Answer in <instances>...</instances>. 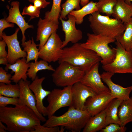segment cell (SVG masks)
I'll return each mask as SVG.
<instances>
[{"label": "cell", "instance_id": "43", "mask_svg": "<svg viewBox=\"0 0 132 132\" xmlns=\"http://www.w3.org/2000/svg\"><path fill=\"white\" fill-rule=\"evenodd\" d=\"M90 0H81L80 4L82 6L87 4L89 2Z\"/></svg>", "mask_w": 132, "mask_h": 132}, {"label": "cell", "instance_id": "30", "mask_svg": "<svg viewBox=\"0 0 132 132\" xmlns=\"http://www.w3.org/2000/svg\"><path fill=\"white\" fill-rule=\"evenodd\" d=\"M81 0H66L62 5V9L59 18L64 19L66 16L74 9L78 10L80 9V4Z\"/></svg>", "mask_w": 132, "mask_h": 132}, {"label": "cell", "instance_id": "9", "mask_svg": "<svg viewBox=\"0 0 132 132\" xmlns=\"http://www.w3.org/2000/svg\"><path fill=\"white\" fill-rule=\"evenodd\" d=\"M63 42L56 31L53 33L39 51V57L48 62H55L61 57Z\"/></svg>", "mask_w": 132, "mask_h": 132}, {"label": "cell", "instance_id": "37", "mask_svg": "<svg viewBox=\"0 0 132 132\" xmlns=\"http://www.w3.org/2000/svg\"><path fill=\"white\" fill-rule=\"evenodd\" d=\"M11 74L8 73L2 67H0V82L6 84H11L12 77Z\"/></svg>", "mask_w": 132, "mask_h": 132}, {"label": "cell", "instance_id": "4", "mask_svg": "<svg viewBox=\"0 0 132 132\" xmlns=\"http://www.w3.org/2000/svg\"><path fill=\"white\" fill-rule=\"evenodd\" d=\"M88 18L93 33L106 35L116 40L122 35L126 27V23L106 15H102L98 11L89 14Z\"/></svg>", "mask_w": 132, "mask_h": 132}, {"label": "cell", "instance_id": "29", "mask_svg": "<svg viewBox=\"0 0 132 132\" xmlns=\"http://www.w3.org/2000/svg\"><path fill=\"white\" fill-rule=\"evenodd\" d=\"M20 93V88L18 83L12 85L0 83V95L7 97L19 98Z\"/></svg>", "mask_w": 132, "mask_h": 132}, {"label": "cell", "instance_id": "7", "mask_svg": "<svg viewBox=\"0 0 132 132\" xmlns=\"http://www.w3.org/2000/svg\"><path fill=\"white\" fill-rule=\"evenodd\" d=\"M115 44L116 53L114 59L110 64L102 65V68L106 71L114 74L132 73V51L126 50L117 41Z\"/></svg>", "mask_w": 132, "mask_h": 132}, {"label": "cell", "instance_id": "36", "mask_svg": "<svg viewBox=\"0 0 132 132\" xmlns=\"http://www.w3.org/2000/svg\"><path fill=\"white\" fill-rule=\"evenodd\" d=\"M19 98L7 97L0 94V107L6 106L9 104L16 106L18 104Z\"/></svg>", "mask_w": 132, "mask_h": 132}, {"label": "cell", "instance_id": "21", "mask_svg": "<svg viewBox=\"0 0 132 132\" xmlns=\"http://www.w3.org/2000/svg\"><path fill=\"white\" fill-rule=\"evenodd\" d=\"M112 15L114 18L126 23L132 17V3L128 4L124 0H117Z\"/></svg>", "mask_w": 132, "mask_h": 132}, {"label": "cell", "instance_id": "17", "mask_svg": "<svg viewBox=\"0 0 132 132\" xmlns=\"http://www.w3.org/2000/svg\"><path fill=\"white\" fill-rule=\"evenodd\" d=\"M59 23L46 18H40L37 24L36 38V41H40L39 50L44 45L51 34L57 31Z\"/></svg>", "mask_w": 132, "mask_h": 132}, {"label": "cell", "instance_id": "19", "mask_svg": "<svg viewBox=\"0 0 132 132\" xmlns=\"http://www.w3.org/2000/svg\"><path fill=\"white\" fill-rule=\"evenodd\" d=\"M45 79L44 77L39 78L37 76L29 85L30 89L33 92L36 98L37 109L44 116H47V110L46 107L43 105V100L51 92L45 90L42 87V83Z\"/></svg>", "mask_w": 132, "mask_h": 132}, {"label": "cell", "instance_id": "13", "mask_svg": "<svg viewBox=\"0 0 132 132\" xmlns=\"http://www.w3.org/2000/svg\"><path fill=\"white\" fill-rule=\"evenodd\" d=\"M99 62L96 63L86 72L80 81L82 84L92 89L97 94L110 92L109 88L102 81L101 75L99 71Z\"/></svg>", "mask_w": 132, "mask_h": 132}, {"label": "cell", "instance_id": "5", "mask_svg": "<svg viewBox=\"0 0 132 132\" xmlns=\"http://www.w3.org/2000/svg\"><path fill=\"white\" fill-rule=\"evenodd\" d=\"M87 39L85 43H80L83 47L94 51L101 58L100 63L105 65L112 63L114 59L116 52L114 47L109 44L115 42L114 38L101 34L88 33Z\"/></svg>", "mask_w": 132, "mask_h": 132}, {"label": "cell", "instance_id": "10", "mask_svg": "<svg viewBox=\"0 0 132 132\" xmlns=\"http://www.w3.org/2000/svg\"><path fill=\"white\" fill-rule=\"evenodd\" d=\"M114 99L110 92L97 94L87 99L85 104L84 110L91 116H94L106 109Z\"/></svg>", "mask_w": 132, "mask_h": 132}, {"label": "cell", "instance_id": "42", "mask_svg": "<svg viewBox=\"0 0 132 132\" xmlns=\"http://www.w3.org/2000/svg\"><path fill=\"white\" fill-rule=\"evenodd\" d=\"M2 122L0 121V132H6L7 131V128L2 124Z\"/></svg>", "mask_w": 132, "mask_h": 132}, {"label": "cell", "instance_id": "34", "mask_svg": "<svg viewBox=\"0 0 132 132\" xmlns=\"http://www.w3.org/2000/svg\"><path fill=\"white\" fill-rule=\"evenodd\" d=\"M127 130L125 126L122 127L118 124L111 123L106 126L100 132H125Z\"/></svg>", "mask_w": 132, "mask_h": 132}, {"label": "cell", "instance_id": "12", "mask_svg": "<svg viewBox=\"0 0 132 132\" xmlns=\"http://www.w3.org/2000/svg\"><path fill=\"white\" fill-rule=\"evenodd\" d=\"M18 83L20 89L18 104L25 105L30 108L35 112L41 121H46L45 118L39 112L37 109L35 96L29 87L30 81L27 80L24 81L21 79Z\"/></svg>", "mask_w": 132, "mask_h": 132}, {"label": "cell", "instance_id": "40", "mask_svg": "<svg viewBox=\"0 0 132 132\" xmlns=\"http://www.w3.org/2000/svg\"><path fill=\"white\" fill-rule=\"evenodd\" d=\"M6 44L3 39L0 41V57H7L8 53L5 49Z\"/></svg>", "mask_w": 132, "mask_h": 132}, {"label": "cell", "instance_id": "35", "mask_svg": "<svg viewBox=\"0 0 132 132\" xmlns=\"http://www.w3.org/2000/svg\"><path fill=\"white\" fill-rule=\"evenodd\" d=\"M64 130L62 127L60 129L59 126L47 127L40 124L36 126L32 132H62Z\"/></svg>", "mask_w": 132, "mask_h": 132}, {"label": "cell", "instance_id": "27", "mask_svg": "<svg viewBox=\"0 0 132 132\" xmlns=\"http://www.w3.org/2000/svg\"><path fill=\"white\" fill-rule=\"evenodd\" d=\"M126 27L122 35L116 40L118 41L127 51L132 50V17L126 23Z\"/></svg>", "mask_w": 132, "mask_h": 132}, {"label": "cell", "instance_id": "26", "mask_svg": "<svg viewBox=\"0 0 132 132\" xmlns=\"http://www.w3.org/2000/svg\"><path fill=\"white\" fill-rule=\"evenodd\" d=\"M43 70H48L54 71V69L51 65H49L48 62L43 60L30 63V66L27 73L29 78L33 81L37 76L38 71Z\"/></svg>", "mask_w": 132, "mask_h": 132}, {"label": "cell", "instance_id": "16", "mask_svg": "<svg viewBox=\"0 0 132 132\" xmlns=\"http://www.w3.org/2000/svg\"><path fill=\"white\" fill-rule=\"evenodd\" d=\"M10 8L8 5L7 8L9 11V15L5 19L9 23H14L17 25L21 29L22 35V45L24 47L25 46L26 38L25 35V30L29 28H33V25H29L26 22L20 12L19 7V2L18 1L11 2Z\"/></svg>", "mask_w": 132, "mask_h": 132}, {"label": "cell", "instance_id": "11", "mask_svg": "<svg viewBox=\"0 0 132 132\" xmlns=\"http://www.w3.org/2000/svg\"><path fill=\"white\" fill-rule=\"evenodd\" d=\"M19 28H17L12 34L8 36L3 33L2 38L5 42L8 47V54L7 57L8 63L12 64L14 63L19 59L26 57V52L22 49L18 41L17 34Z\"/></svg>", "mask_w": 132, "mask_h": 132}, {"label": "cell", "instance_id": "44", "mask_svg": "<svg viewBox=\"0 0 132 132\" xmlns=\"http://www.w3.org/2000/svg\"><path fill=\"white\" fill-rule=\"evenodd\" d=\"M125 2L128 4H130L132 2V0H124Z\"/></svg>", "mask_w": 132, "mask_h": 132}, {"label": "cell", "instance_id": "38", "mask_svg": "<svg viewBox=\"0 0 132 132\" xmlns=\"http://www.w3.org/2000/svg\"><path fill=\"white\" fill-rule=\"evenodd\" d=\"M14 26V24L10 23L8 22L5 18L0 20V40L2 39L1 36L3 30L7 28L13 27Z\"/></svg>", "mask_w": 132, "mask_h": 132}, {"label": "cell", "instance_id": "20", "mask_svg": "<svg viewBox=\"0 0 132 132\" xmlns=\"http://www.w3.org/2000/svg\"><path fill=\"white\" fill-rule=\"evenodd\" d=\"M29 66L30 63H27L26 58H23L18 59L13 64H8L6 65L5 69L7 71L11 69L14 72L11 80L15 83H18L21 79L24 81L27 80V73Z\"/></svg>", "mask_w": 132, "mask_h": 132}, {"label": "cell", "instance_id": "3", "mask_svg": "<svg viewBox=\"0 0 132 132\" xmlns=\"http://www.w3.org/2000/svg\"><path fill=\"white\" fill-rule=\"evenodd\" d=\"M91 116L86 110H80L72 106L59 116L53 115L43 125L45 127L61 126L72 132H79L83 129Z\"/></svg>", "mask_w": 132, "mask_h": 132}, {"label": "cell", "instance_id": "25", "mask_svg": "<svg viewBox=\"0 0 132 132\" xmlns=\"http://www.w3.org/2000/svg\"><path fill=\"white\" fill-rule=\"evenodd\" d=\"M96 4L97 2L90 1L81 8L78 10H74L69 14L75 17L76 24L80 25L83 22L84 17L86 16L98 11Z\"/></svg>", "mask_w": 132, "mask_h": 132}, {"label": "cell", "instance_id": "39", "mask_svg": "<svg viewBox=\"0 0 132 132\" xmlns=\"http://www.w3.org/2000/svg\"><path fill=\"white\" fill-rule=\"evenodd\" d=\"M28 1L33 3L34 6L40 9L45 8L50 4L49 2L45 0H28Z\"/></svg>", "mask_w": 132, "mask_h": 132}, {"label": "cell", "instance_id": "41", "mask_svg": "<svg viewBox=\"0 0 132 132\" xmlns=\"http://www.w3.org/2000/svg\"><path fill=\"white\" fill-rule=\"evenodd\" d=\"M8 62L7 57H0V64L6 65Z\"/></svg>", "mask_w": 132, "mask_h": 132}, {"label": "cell", "instance_id": "15", "mask_svg": "<svg viewBox=\"0 0 132 132\" xmlns=\"http://www.w3.org/2000/svg\"><path fill=\"white\" fill-rule=\"evenodd\" d=\"M67 16V21L59 18L61 22L62 30L65 33V38L62 46L63 48L70 42L74 44L78 43L83 37L82 31L76 27L75 17L69 14Z\"/></svg>", "mask_w": 132, "mask_h": 132}, {"label": "cell", "instance_id": "23", "mask_svg": "<svg viewBox=\"0 0 132 132\" xmlns=\"http://www.w3.org/2000/svg\"><path fill=\"white\" fill-rule=\"evenodd\" d=\"M118 115L121 126H125L127 124L132 122V96L122 101L118 108Z\"/></svg>", "mask_w": 132, "mask_h": 132}, {"label": "cell", "instance_id": "18", "mask_svg": "<svg viewBox=\"0 0 132 132\" xmlns=\"http://www.w3.org/2000/svg\"><path fill=\"white\" fill-rule=\"evenodd\" d=\"M114 74L110 71L103 72L100 75L102 80L108 86L110 94L114 98H119L123 100L129 99L132 91V86L124 88L114 83L111 78Z\"/></svg>", "mask_w": 132, "mask_h": 132}, {"label": "cell", "instance_id": "31", "mask_svg": "<svg viewBox=\"0 0 132 132\" xmlns=\"http://www.w3.org/2000/svg\"><path fill=\"white\" fill-rule=\"evenodd\" d=\"M98 0L96 5L98 11L109 17L112 15L113 9L117 0Z\"/></svg>", "mask_w": 132, "mask_h": 132}, {"label": "cell", "instance_id": "24", "mask_svg": "<svg viewBox=\"0 0 132 132\" xmlns=\"http://www.w3.org/2000/svg\"><path fill=\"white\" fill-rule=\"evenodd\" d=\"M123 100L119 98L113 99L107 108L106 115V126L115 123L120 126L121 122L118 115V109Z\"/></svg>", "mask_w": 132, "mask_h": 132}, {"label": "cell", "instance_id": "32", "mask_svg": "<svg viewBox=\"0 0 132 132\" xmlns=\"http://www.w3.org/2000/svg\"><path fill=\"white\" fill-rule=\"evenodd\" d=\"M62 0H53L51 10L50 11H48L45 13L44 18L59 23L58 19L61 11V3Z\"/></svg>", "mask_w": 132, "mask_h": 132}, {"label": "cell", "instance_id": "1", "mask_svg": "<svg viewBox=\"0 0 132 132\" xmlns=\"http://www.w3.org/2000/svg\"><path fill=\"white\" fill-rule=\"evenodd\" d=\"M0 121L10 132H32L41 121L31 109L19 104L14 107H0Z\"/></svg>", "mask_w": 132, "mask_h": 132}, {"label": "cell", "instance_id": "6", "mask_svg": "<svg viewBox=\"0 0 132 132\" xmlns=\"http://www.w3.org/2000/svg\"><path fill=\"white\" fill-rule=\"evenodd\" d=\"M59 64L52 75L53 81L55 85L63 87L72 86L80 82L85 71L66 62Z\"/></svg>", "mask_w": 132, "mask_h": 132}, {"label": "cell", "instance_id": "28", "mask_svg": "<svg viewBox=\"0 0 132 132\" xmlns=\"http://www.w3.org/2000/svg\"><path fill=\"white\" fill-rule=\"evenodd\" d=\"M38 46L39 44H36L35 43L33 37L31 40L29 39L25 42L23 50L27 54L26 58L27 63L32 60H34V62L38 61L39 58V50L37 47Z\"/></svg>", "mask_w": 132, "mask_h": 132}, {"label": "cell", "instance_id": "8", "mask_svg": "<svg viewBox=\"0 0 132 132\" xmlns=\"http://www.w3.org/2000/svg\"><path fill=\"white\" fill-rule=\"evenodd\" d=\"M64 87L62 89H54L48 95V105L46 108L48 118L61 108L72 106V86Z\"/></svg>", "mask_w": 132, "mask_h": 132}, {"label": "cell", "instance_id": "2", "mask_svg": "<svg viewBox=\"0 0 132 132\" xmlns=\"http://www.w3.org/2000/svg\"><path fill=\"white\" fill-rule=\"evenodd\" d=\"M102 59L95 52L82 46L80 43L74 44L63 49L59 63L65 62L84 71L89 70Z\"/></svg>", "mask_w": 132, "mask_h": 132}, {"label": "cell", "instance_id": "45", "mask_svg": "<svg viewBox=\"0 0 132 132\" xmlns=\"http://www.w3.org/2000/svg\"></svg>", "mask_w": 132, "mask_h": 132}, {"label": "cell", "instance_id": "22", "mask_svg": "<svg viewBox=\"0 0 132 132\" xmlns=\"http://www.w3.org/2000/svg\"><path fill=\"white\" fill-rule=\"evenodd\" d=\"M107 108L95 115L91 116L83 129V132H96L106 126Z\"/></svg>", "mask_w": 132, "mask_h": 132}, {"label": "cell", "instance_id": "33", "mask_svg": "<svg viewBox=\"0 0 132 132\" xmlns=\"http://www.w3.org/2000/svg\"><path fill=\"white\" fill-rule=\"evenodd\" d=\"M40 9L34 5L30 4L27 6H25L21 14L22 15H27L30 16L29 21L35 18L38 17L40 13Z\"/></svg>", "mask_w": 132, "mask_h": 132}, {"label": "cell", "instance_id": "14", "mask_svg": "<svg viewBox=\"0 0 132 132\" xmlns=\"http://www.w3.org/2000/svg\"><path fill=\"white\" fill-rule=\"evenodd\" d=\"M97 94L90 88L77 82L72 86V105L75 108L84 110L85 104L87 99Z\"/></svg>", "mask_w": 132, "mask_h": 132}]
</instances>
